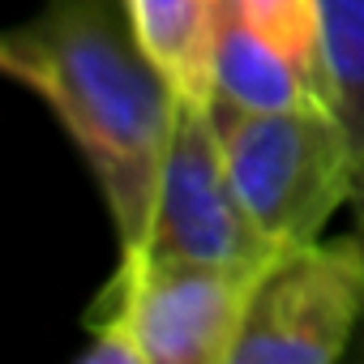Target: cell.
<instances>
[{
	"label": "cell",
	"instance_id": "cell-1",
	"mask_svg": "<svg viewBox=\"0 0 364 364\" xmlns=\"http://www.w3.org/2000/svg\"><path fill=\"white\" fill-rule=\"evenodd\" d=\"M0 65L77 141L120 249L141 245L176 124V90L146 56L129 0H39L0 39Z\"/></svg>",
	"mask_w": 364,
	"mask_h": 364
},
{
	"label": "cell",
	"instance_id": "cell-2",
	"mask_svg": "<svg viewBox=\"0 0 364 364\" xmlns=\"http://www.w3.org/2000/svg\"><path fill=\"white\" fill-rule=\"evenodd\" d=\"M232 189L274 249L309 245L351 206L360 154L330 103L253 112L210 99Z\"/></svg>",
	"mask_w": 364,
	"mask_h": 364
},
{
	"label": "cell",
	"instance_id": "cell-3",
	"mask_svg": "<svg viewBox=\"0 0 364 364\" xmlns=\"http://www.w3.org/2000/svg\"><path fill=\"white\" fill-rule=\"evenodd\" d=\"M257 274L120 249L86 317V364H232Z\"/></svg>",
	"mask_w": 364,
	"mask_h": 364
},
{
	"label": "cell",
	"instance_id": "cell-4",
	"mask_svg": "<svg viewBox=\"0 0 364 364\" xmlns=\"http://www.w3.org/2000/svg\"><path fill=\"white\" fill-rule=\"evenodd\" d=\"M364 321V236L279 249L253 279L232 364H334Z\"/></svg>",
	"mask_w": 364,
	"mask_h": 364
},
{
	"label": "cell",
	"instance_id": "cell-5",
	"mask_svg": "<svg viewBox=\"0 0 364 364\" xmlns=\"http://www.w3.org/2000/svg\"><path fill=\"white\" fill-rule=\"evenodd\" d=\"M133 249L249 274H257L279 253L232 189L210 103L176 99V124L159 171L150 232Z\"/></svg>",
	"mask_w": 364,
	"mask_h": 364
},
{
	"label": "cell",
	"instance_id": "cell-6",
	"mask_svg": "<svg viewBox=\"0 0 364 364\" xmlns=\"http://www.w3.org/2000/svg\"><path fill=\"white\" fill-rule=\"evenodd\" d=\"M133 31L176 99L210 103L215 95V35L223 0H129Z\"/></svg>",
	"mask_w": 364,
	"mask_h": 364
},
{
	"label": "cell",
	"instance_id": "cell-7",
	"mask_svg": "<svg viewBox=\"0 0 364 364\" xmlns=\"http://www.w3.org/2000/svg\"><path fill=\"white\" fill-rule=\"evenodd\" d=\"M236 107L253 112H283L300 103H326L309 86V77L266 39L249 26L236 0H223V18L215 35V95Z\"/></svg>",
	"mask_w": 364,
	"mask_h": 364
},
{
	"label": "cell",
	"instance_id": "cell-8",
	"mask_svg": "<svg viewBox=\"0 0 364 364\" xmlns=\"http://www.w3.org/2000/svg\"><path fill=\"white\" fill-rule=\"evenodd\" d=\"M317 22L334 107L364 159V0H317Z\"/></svg>",
	"mask_w": 364,
	"mask_h": 364
},
{
	"label": "cell",
	"instance_id": "cell-9",
	"mask_svg": "<svg viewBox=\"0 0 364 364\" xmlns=\"http://www.w3.org/2000/svg\"><path fill=\"white\" fill-rule=\"evenodd\" d=\"M240 14L249 18V26L257 35H266L317 90V99H326L334 107L330 95V73H326V56H321V22H317V0H236ZM338 112V107H334Z\"/></svg>",
	"mask_w": 364,
	"mask_h": 364
},
{
	"label": "cell",
	"instance_id": "cell-10",
	"mask_svg": "<svg viewBox=\"0 0 364 364\" xmlns=\"http://www.w3.org/2000/svg\"><path fill=\"white\" fill-rule=\"evenodd\" d=\"M351 206H355V232L364 236V159H360V171H355V193H351Z\"/></svg>",
	"mask_w": 364,
	"mask_h": 364
}]
</instances>
